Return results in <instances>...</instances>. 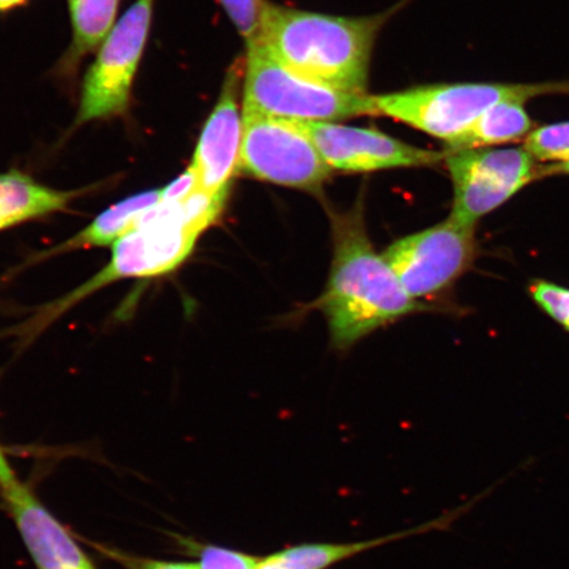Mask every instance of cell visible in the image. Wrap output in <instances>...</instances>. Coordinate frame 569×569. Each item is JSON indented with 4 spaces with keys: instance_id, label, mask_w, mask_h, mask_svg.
<instances>
[{
    "instance_id": "cell-1",
    "label": "cell",
    "mask_w": 569,
    "mask_h": 569,
    "mask_svg": "<svg viewBox=\"0 0 569 569\" xmlns=\"http://www.w3.org/2000/svg\"><path fill=\"white\" fill-rule=\"evenodd\" d=\"M332 227V268L317 308L323 311L338 348L351 347L382 326L426 310L375 251L360 209L333 217Z\"/></svg>"
},
{
    "instance_id": "cell-2",
    "label": "cell",
    "mask_w": 569,
    "mask_h": 569,
    "mask_svg": "<svg viewBox=\"0 0 569 569\" xmlns=\"http://www.w3.org/2000/svg\"><path fill=\"white\" fill-rule=\"evenodd\" d=\"M224 204L222 199L198 189L181 199H161L137 229L113 243L109 266L82 287L44 306L27 320L20 329L23 337L32 339L39 336L63 312L107 284L173 272L193 252L198 238L217 222Z\"/></svg>"
},
{
    "instance_id": "cell-3",
    "label": "cell",
    "mask_w": 569,
    "mask_h": 569,
    "mask_svg": "<svg viewBox=\"0 0 569 569\" xmlns=\"http://www.w3.org/2000/svg\"><path fill=\"white\" fill-rule=\"evenodd\" d=\"M382 20L322 16L266 3L260 41L283 66L332 88L366 94Z\"/></svg>"
},
{
    "instance_id": "cell-4",
    "label": "cell",
    "mask_w": 569,
    "mask_h": 569,
    "mask_svg": "<svg viewBox=\"0 0 569 569\" xmlns=\"http://www.w3.org/2000/svg\"><path fill=\"white\" fill-rule=\"evenodd\" d=\"M243 111L261 116L336 122V120L380 116L375 97L330 87L283 66L261 44L247 46Z\"/></svg>"
},
{
    "instance_id": "cell-5",
    "label": "cell",
    "mask_w": 569,
    "mask_h": 569,
    "mask_svg": "<svg viewBox=\"0 0 569 569\" xmlns=\"http://www.w3.org/2000/svg\"><path fill=\"white\" fill-rule=\"evenodd\" d=\"M569 91V83H457L422 87L375 97L380 116L455 144L483 112L505 101H529L539 94Z\"/></svg>"
},
{
    "instance_id": "cell-6",
    "label": "cell",
    "mask_w": 569,
    "mask_h": 569,
    "mask_svg": "<svg viewBox=\"0 0 569 569\" xmlns=\"http://www.w3.org/2000/svg\"><path fill=\"white\" fill-rule=\"evenodd\" d=\"M240 170L260 181L318 191L332 169L297 120L241 111Z\"/></svg>"
},
{
    "instance_id": "cell-7",
    "label": "cell",
    "mask_w": 569,
    "mask_h": 569,
    "mask_svg": "<svg viewBox=\"0 0 569 569\" xmlns=\"http://www.w3.org/2000/svg\"><path fill=\"white\" fill-rule=\"evenodd\" d=\"M446 162L453 183L451 217L472 226L543 176L525 148L450 149Z\"/></svg>"
},
{
    "instance_id": "cell-8",
    "label": "cell",
    "mask_w": 569,
    "mask_h": 569,
    "mask_svg": "<svg viewBox=\"0 0 569 569\" xmlns=\"http://www.w3.org/2000/svg\"><path fill=\"white\" fill-rule=\"evenodd\" d=\"M475 227L450 216L431 229L396 241L382 256L411 298L436 297L472 266Z\"/></svg>"
},
{
    "instance_id": "cell-9",
    "label": "cell",
    "mask_w": 569,
    "mask_h": 569,
    "mask_svg": "<svg viewBox=\"0 0 569 569\" xmlns=\"http://www.w3.org/2000/svg\"><path fill=\"white\" fill-rule=\"evenodd\" d=\"M152 11L153 0H138L107 34L94 66L84 78L77 124L126 111L144 52Z\"/></svg>"
},
{
    "instance_id": "cell-10",
    "label": "cell",
    "mask_w": 569,
    "mask_h": 569,
    "mask_svg": "<svg viewBox=\"0 0 569 569\" xmlns=\"http://www.w3.org/2000/svg\"><path fill=\"white\" fill-rule=\"evenodd\" d=\"M332 170L367 173L396 168L429 167L446 153L407 144L377 130L332 122H300Z\"/></svg>"
},
{
    "instance_id": "cell-11",
    "label": "cell",
    "mask_w": 569,
    "mask_h": 569,
    "mask_svg": "<svg viewBox=\"0 0 569 569\" xmlns=\"http://www.w3.org/2000/svg\"><path fill=\"white\" fill-rule=\"evenodd\" d=\"M239 73L227 76L222 97L203 127L191 170L197 189L213 197L229 198L234 174L240 170L243 116L238 106Z\"/></svg>"
},
{
    "instance_id": "cell-12",
    "label": "cell",
    "mask_w": 569,
    "mask_h": 569,
    "mask_svg": "<svg viewBox=\"0 0 569 569\" xmlns=\"http://www.w3.org/2000/svg\"><path fill=\"white\" fill-rule=\"evenodd\" d=\"M38 569H97L68 530L20 480L0 492Z\"/></svg>"
},
{
    "instance_id": "cell-13",
    "label": "cell",
    "mask_w": 569,
    "mask_h": 569,
    "mask_svg": "<svg viewBox=\"0 0 569 569\" xmlns=\"http://www.w3.org/2000/svg\"><path fill=\"white\" fill-rule=\"evenodd\" d=\"M483 496L476 497L471 503L465 505L452 513L432 519L421 526H416L403 531L389 533L379 538L359 540V542L348 543H302L284 547L279 551L260 557L258 569H330L341 561L358 557L362 552L377 549V547L397 542V540L407 539L421 533L450 528L455 519H458L472 507L473 503L481 500Z\"/></svg>"
},
{
    "instance_id": "cell-14",
    "label": "cell",
    "mask_w": 569,
    "mask_h": 569,
    "mask_svg": "<svg viewBox=\"0 0 569 569\" xmlns=\"http://www.w3.org/2000/svg\"><path fill=\"white\" fill-rule=\"evenodd\" d=\"M161 199L162 189L142 191L140 194L128 197L99 213L94 222L89 224L87 229L52 248L51 251L36 256L33 260H44L52 258L54 254L76 251V249L113 244L124 234L137 229L142 218L156 208Z\"/></svg>"
},
{
    "instance_id": "cell-15",
    "label": "cell",
    "mask_w": 569,
    "mask_h": 569,
    "mask_svg": "<svg viewBox=\"0 0 569 569\" xmlns=\"http://www.w3.org/2000/svg\"><path fill=\"white\" fill-rule=\"evenodd\" d=\"M81 194L47 188L18 170L0 173V231L66 210Z\"/></svg>"
},
{
    "instance_id": "cell-16",
    "label": "cell",
    "mask_w": 569,
    "mask_h": 569,
    "mask_svg": "<svg viewBox=\"0 0 569 569\" xmlns=\"http://www.w3.org/2000/svg\"><path fill=\"white\" fill-rule=\"evenodd\" d=\"M523 104L522 101H505L490 107L450 149L498 146L526 137L532 122Z\"/></svg>"
},
{
    "instance_id": "cell-17",
    "label": "cell",
    "mask_w": 569,
    "mask_h": 569,
    "mask_svg": "<svg viewBox=\"0 0 569 569\" xmlns=\"http://www.w3.org/2000/svg\"><path fill=\"white\" fill-rule=\"evenodd\" d=\"M119 0H69L77 53H84L104 41L113 28Z\"/></svg>"
},
{
    "instance_id": "cell-18",
    "label": "cell",
    "mask_w": 569,
    "mask_h": 569,
    "mask_svg": "<svg viewBox=\"0 0 569 569\" xmlns=\"http://www.w3.org/2000/svg\"><path fill=\"white\" fill-rule=\"evenodd\" d=\"M525 149L536 160L568 161L569 122L538 128V130L529 133Z\"/></svg>"
},
{
    "instance_id": "cell-19",
    "label": "cell",
    "mask_w": 569,
    "mask_h": 569,
    "mask_svg": "<svg viewBox=\"0 0 569 569\" xmlns=\"http://www.w3.org/2000/svg\"><path fill=\"white\" fill-rule=\"evenodd\" d=\"M187 549L198 559V569H258L260 557L216 545L187 540Z\"/></svg>"
},
{
    "instance_id": "cell-20",
    "label": "cell",
    "mask_w": 569,
    "mask_h": 569,
    "mask_svg": "<svg viewBox=\"0 0 569 569\" xmlns=\"http://www.w3.org/2000/svg\"><path fill=\"white\" fill-rule=\"evenodd\" d=\"M219 2L243 36L247 46L259 39L266 0H219Z\"/></svg>"
},
{
    "instance_id": "cell-21",
    "label": "cell",
    "mask_w": 569,
    "mask_h": 569,
    "mask_svg": "<svg viewBox=\"0 0 569 569\" xmlns=\"http://www.w3.org/2000/svg\"><path fill=\"white\" fill-rule=\"evenodd\" d=\"M533 300L569 332V289L545 281L531 284Z\"/></svg>"
},
{
    "instance_id": "cell-22",
    "label": "cell",
    "mask_w": 569,
    "mask_h": 569,
    "mask_svg": "<svg viewBox=\"0 0 569 569\" xmlns=\"http://www.w3.org/2000/svg\"><path fill=\"white\" fill-rule=\"evenodd\" d=\"M96 547L99 552L104 555V557L117 561L118 565L126 569H198L196 563L151 559L111 549V547L99 545H96Z\"/></svg>"
},
{
    "instance_id": "cell-23",
    "label": "cell",
    "mask_w": 569,
    "mask_h": 569,
    "mask_svg": "<svg viewBox=\"0 0 569 569\" xmlns=\"http://www.w3.org/2000/svg\"><path fill=\"white\" fill-rule=\"evenodd\" d=\"M19 481L18 476L13 472L9 460H7L2 446H0V492L9 489L13 483Z\"/></svg>"
},
{
    "instance_id": "cell-24",
    "label": "cell",
    "mask_w": 569,
    "mask_h": 569,
    "mask_svg": "<svg viewBox=\"0 0 569 569\" xmlns=\"http://www.w3.org/2000/svg\"><path fill=\"white\" fill-rule=\"evenodd\" d=\"M553 173L569 174V160L566 162L553 163V166L550 167H543V176Z\"/></svg>"
},
{
    "instance_id": "cell-25",
    "label": "cell",
    "mask_w": 569,
    "mask_h": 569,
    "mask_svg": "<svg viewBox=\"0 0 569 569\" xmlns=\"http://www.w3.org/2000/svg\"><path fill=\"white\" fill-rule=\"evenodd\" d=\"M23 2L24 0H0V11L12 9V7Z\"/></svg>"
}]
</instances>
